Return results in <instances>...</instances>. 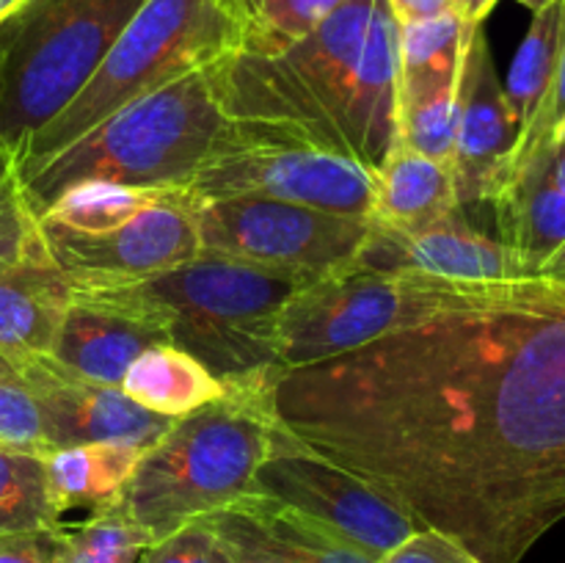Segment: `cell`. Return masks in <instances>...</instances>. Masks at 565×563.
<instances>
[{
	"mask_svg": "<svg viewBox=\"0 0 565 563\" xmlns=\"http://www.w3.org/2000/svg\"><path fill=\"white\" fill-rule=\"evenodd\" d=\"M522 171H530V174H535L539 180H544L546 185L565 193V141H552L550 147L541 149ZM522 171H516V174H522Z\"/></svg>",
	"mask_w": 565,
	"mask_h": 563,
	"instance_id": "obj_35",
	"label": "cell"
},
{
	"mask_svg": "<svg viewBox=\"0 0 565 563\" xmlns=\"http://www.w3.org/2000/svg\"><path fill=\"white\" fill-rule=\"evenodd\" d=\"M254 489L329 528L373 563L419 530L401 508L384 500L356 475L307 450L279 428L274 431L268 456L257 469Z\"/></svg>",
	"mask_w": 565,
	"mask_h": 563,
	"instance_id": "obj_12",
	"label": "cell"
},
{
	"mask_svg": "<svg viewBox=\"0 0 565 563\" xmlns=\"http://www.w3.org/2000/svg\"><path fill=\"white\" fill-rule=\"evenodd\" d=\"M563 116H565V0H563V33H561V50H557L555 77H552L550 92H546L544 103L539 105V110H535L533 121H530V127L522 132V138H519L516 152H513L511 171H508V180H511L516 171H522L524 166L541 152V149L550 147L552 136H555Z\"/></svg>",
	"mask_w": 565,
	"mask_h": 563,
	"instance_id": "obj_32",
	"label": "cell"
},
{
	"mask_svg": "<svg viewBox=\"0 0 565 563\" xmlns=\"http://www.w3.org/2000/svg\"><path fill=\"white\" fill-rule=\"evenodd\" d=\"M14 364L36 397L50 453L88 442H121L147 450L171 425L169 417L130 401L121 386L99 384L50 357Z\"/></svg>",
	"mask_w": 565,
	"mask_h": 563,
	"instance_id": "obj_13",
	"label": "cell"
},
{
	"mask_svg": "<svg viewBox=\"0 0 565 563\" xmlns=\"http://www.w3.org/2000/svg\"><path fill=\"white\" fill-rule=\"evenodd\" d=\"M516 3H522V6H527L530 11H544L546 6H552V3H557V0H516Z\"/></svg>",
	"mask_w": 565,
	"mask_h": 563,
	"instance_id": "obj_39",
	"label": "cell"
},
{
	"mask_svg": "<svg viewBox=\"0 0 565 563\" xmlns=\"http://www.w3.org/2000/svg\"><path fill=\"white\" fill-rule=\"evenodd\" d=\"M483 285L423 270L367 268L353 259L287 298L276 326V362L281 370L326 362L401 326L461 307Z\"/></svg>",
	"mask_w": 565,
	"mask_h": 563,
	"instance_id": "obj_9",
	"label": "cell"
},
{
	"mask_svg": "<svg viewBox=\"0 0 565 563\" xmlns=\"http://www.w3.org/2000/svg\"><path fill=\"white\" fill-rule=\"evenodd\" d=\"M359 265L381 270H423L458 282L530 279L527 268L508 243L469 226L461 210L417 232H397L370 221Z\"/></svg>",
	"mask_w": 565,
	"mask_h": 563,
	"instance_id": "obj_15",
	"label": "cell"
},
{
	"mask_svg": "<svg viewBox=\"0 0 565 563\" xmlns=\"http://www.w3.org/2000/svg\"><path fill=\"white\" fill-rule=\"evenodd\" d=\"M0 447L39 453V456L50 453L36 397L22 370L3 353H0Z\"/></svg>",
	"mask_w": 565,
	"mask_h": 563,
	"instance_id": "obj_29",
	"label": "cell"
},
{
	"mask_svg": "<svg viewBox=\"0 0 565 563\" xmlns=\"http://www.w3.org/2000/svg\"><path fill=\"white\" fill-rule=\"evenodd\" d=\"M39 235L75 285H127L199 257L185 188L77 185L42 215Z\"/></svg>",
	"mask_w": 565,
	"mask_h": 563,
	"instance_id": "obj_6",
	"label": "cell"
},
{
	"mask_svg": "<svg viewBox=\"0 0 565 563\" xmlns=\"http://www.w3.org/2000/svg\"><path fill=\"white\" fill-rule=\"evenodd\" d=\"M61 524L50 530L0 535V563H55Z\"/></svg>",
	"mask_w": 565,
	"mask_h": 563,
	"instance_id": "obj_34",
	"label": "cell"
},
{
	"mask_svg": "<svg viewBox=\"0 0 565 563\" xmlns=\"http://www.w3.org/2000/svg\"><path fill=\"white\" fill-rule=\"evenodd\" d=\"M47 461L39 453L0 447V535L58 528Z\"/></svg>",
	"mask_w": 565,
	"mask_h": 563,
	"instance_id": "obj_26",
	"label": "cell"
},
{
	"mask_svg": "<svg viewBox=\"0 0 565 563\" xmlns=\"http://www.w3.org/2000/svg\"><path fill=\"white\" fill-rule=\"evenodd\" d=\"M39 237V215L28 202L17 155L0 141V265L20 257Z\"/></svg>",
	"mask_w": 565,
	"mask_h": 563,
	"instance_id": "obj_30",
	"label": "cell"
},
{
	"mask_svg": "<svg viewBox=\"0 0 565 563\" xmlns=\"http://www.w3.org/2000/svg\"><path fill=\"white\" fill-rule=\"evenodd\" d=\"M210 66L132 99L47 160L22 166L33 213L42 215L61 193L92 182L185 188L199 166L235 138V127L221 114Z\"/></svg>",
	"mask_w": 565,
	"mask_h": 563,
	"instance_id": "obj_4",
	"label": "cell"
},
{
	"mask_svg": "<svg viewBox=\"0 0 565 563\" xmlns=\"http://www.w3.org/2000/svg\"><path fill=\"white\" fill-rule=\"evenodd\" d=\"M75 282L50 257L42 235L0 265V353L11 362L50 357Z\"/></svg>",
	"mask_w": 565,
	"mask_h": 563,
	"instance_id": "obj_17",
	"label": "cell"
},
{
	"mask_svg": "<svg viewBox=\"0 0 565 563\" xmlns=\"http://www.w3.org/2000/svg\"><path fill=\"white\" fill-rule=\"evenodd\" d=\"M154 346H171L163 326L75 287L50 359L99 384L121 386L130 364Z\"/></svg>",
	"mask_w": 565,
	"mask_h": 563,
	"instance_id": "obj_16",
	"label": "cell"
},
{
	"mask_svg": "<svg viewBox=\"0 0 565 563\" xmlns=\"http://www.w3.org/2000/svg\"><path fill=\"white\" fill-rule=\"evenodd\" d=\"M147 0H25L0 25V141L20 155L86 86Z\"/></svg>",
	"mask_w": 565,
	"mask_h": 563,
	"instance_id": "obj_8",
	"label": "cell"
},
{
	"mask_svg": "<svg viewBox=\"0 0 565 563\" xmlns=\"http://www.w3.org/2000/svg\"><path fill=\"white\" fill-rule=\"evenodd\" d=\"M241 563H268V561H259V557H237Z\"/></svg>",
	"mask_w": 565,
	"mask_h": 563,
	"instance_id": "obj_41",
	"label": "cell"
},
{
	"mask_svg": "<svg viewBox=\"0 0 565 563\" xmlns=\"http://www.w3.org/2000/svg\"><path fill=\"white\" fill-rule=\"evenodd\" d=\"M270 406L417 528L522 563L565 519V285L486 282L367 346L276 368Z\"/></svg>",
	"mask_w": 565,
	"mask_h": 563,
	"instance_id": "obj_1",
	"label": "cell"
},
{
	"mask_svg": "<svg viewBox=\"0 0 565 563\" xmlns=\"http://www.w3.org/2000/svg\"><path fill=\"white\" fill-rule=\"evenodd\" d=\"M500 241L508 243L530 276L565 243V193L530 171L511 177L494 202Z\"/></svg>",
	"mask_w": 565,
	"mask_h": 563,
	"instance_id": "obj_22",
	"label": "cell"
},
{
	"mask_svg": "<svg viewBox=\"0 0 565 563\" xmlns=\"http://www.w3.org/2000/svg\"><path fill=\"white\" fill-rule=\"evenodd\" d=\"M452 9H456V0H452Z\"/></svg>",
	"mask_w": 565,
	"mask_h": 563,
	"instance_id": "obj_42",
	"label": "cell"
},
{
	"mask_svg": "<svg viewBox=\"0 0 565 563\" xmlns=\"http://www.w3.org/2000/svg\"><path fill=\"white\" fill-rule=\"evenodd\" d=\"M375 563H483L463 544L439 530L419 528Z\"/></svg>",
	"mask_w": 565,
	"mask_h": 563,
	"instance_id": "obj_33",
	"label": "cell"
},
{
	"mask_svg": "<svg viewBox=\"0 0 565 563\" xmlns=\"http://www.w3.org/2000/svg\"><path fill=\"white\" fill-rule=\"evenodd\" d=\"M138 563H241L235 550L215 530L213 519L202 517L182 524L174 533L152 541Z\"/></svg>",
	"mask_w": 565,
	"mask_h": 563,
	"instance_id": "obj_31",
	"label": "cell"
},
{
	"mask_svg": "<svg viewBox=\"0 0 565 563\" xmlns=\"http://www.w3.org/2000/svg\"><path fill=\"white\" fill-rule=\"evenodd\" d=\"M461 204L450 163L430 160L395 141L375 171V199L370 221L397 232H417L450 219Z\"/></svg>",
	"mask_w": 565,
	"mask_h": 563,
	"instance_id": "obj_19",
	"label": "cell"
},
{
	"mask_svg": "<svg viewBox=\"0 0 565 563\" xmlns=\"http://www.w3.org/2000/svg\"><path fill=\"white\" fill-rule=\"evenodd\" d=\"M210 519L237 557L268 563H373L329 528L257 489Z\"/></svg>",
	"mask_w": 565,
	"mask_h": 563,
	"instance_id": "obj_18",
	"label": "cell"
},
{
	"mask_svg": "<svg viewBox=\"0 0 565 563\" xmlns=\"http://www.w3.org/2000/svg\"><path fill=\"white\" fill-rule=\"evenodd\" d=\"M226 381L177 346L143 351L121 379V392L160 417H185L224 395Z\"/></svg>",
	"mask_w": 565,
	"mask_h": 563,
	"instance_id": "obj_21",
	"label": "cell"
},
{
	"mask_svg": "<svg viewBox=\"0 0 565 563\" xmlns=\"http://www.w3.org/2000/svg\"><path fill=\"white\" fill-rule=\"evenodd\" d=\"M141 453V447L121 442H88L47 453L44 461L55 511L64 517L72 508L97 513L116 506Z\"/></svg>",
	"mask_w": 565,
	"mask_h": 563,
	"instance_id": "obj_20",
	"label": "cell"
},
{
	"mask_svg": "<svg viewBox=\"0 0 565 563\" xmlns=\"http://www.w3.org/2000/svg\"><path fill=\"white\" fill-rule=\"evenodd\" d=\"M235 50L237 28L224 0H147L86 86L22 144L17 166L47 160L114 110Z\"/></svg>",
	"mask_w": 565,
	"mask_h": 563,
	"instance_id": "obj_7",
	"label": "cell"
},
{
	"mask_svg": "<svg viewBox=\"0 0 565 563\" xmlns=\"http://www.w3.org/2000/svg\"><path fill=\"white\" fill-rule=\"evenodd\" d=\"M307 282L312 279L199 252V257L147 279L86 290L154 320L171 346L232 381L279 368L276 326L281 307Z\"/></svg>",
	"mask_w": 565,
	"mask_h": 563,
	"instance_id": "obj_5",
	"label": "cell"
},
{
	"mask_svg": "<svg viewBox=\"0 0 565 563\" xmlns=\"http://www.w3.org/2000/svg\"><path fill=\"white\" fill-rule=\"evenodd\" d=\"M237 138L337 155L379 171L397 141L401 22L390 0H342L276 55L210 66Z\"/></svg>",
	"mask_w": 565,
	"mask_h": 563,
	"instance_id": "obj_2",
	"label": "cell"
},
{
	"mask_svg": "<svg viewBox=\"0 0 565 563\" xmlns=\"http://www.w3.org/2000/svg\"><path fill=\"white\" fill-rule=\"evenodd\" d=\"M516 144V116L497 75L483 25H478L469 36L461 81H458L456 147L450 160L461 208L494 202L508 180Z\"/></svg>",
	"mask_w": 565,
	"mask_h": 563,
	"instance_id": "obj_14",
	"label": "cell"
},
{
	"mask_svg": "<svg viewBox=\"0 0 565 563\" xmlns=\"http://www.w3.org/2000/svg\"><path fill=\"white\" fill-rule=\"evenodd\" d=\"M456 119L458 86L397 97V141L430 160H452Z\"/></svg>",
	"mask_w": 565,
	"mask_h": 563,
	"instance_id": "obj_28",
	"label": "cell"
},
{
	"mask_svg": "<svg viewBox=\"0 0 565 563\" xmlns=\"http://www.w3.org/2000/svg\"><path fill=\"white\" fill-rule=\"evenodd\" d=\"M152 541L130 513L110 506L72 528L61 524L55 563H138Z\"/></svg>",
	"mask_w": 565,
	"mask_h": 563,
	"instance_id": "obj_27",
	"label": "cell"
},
{
	"mask_svg": "<svg viewBox=\"0 0 565 563\" xmlns=\"http://www.w3.org/2000/svg\"><path fill=\"white\" fill-rule=\"evenodd\" d=\"M552 141H565V116L561 119V125H557V130H555V136H552Z\"/></svg>",
	"mask_w": 565,
	"mask_h": 563,
	"instance_id": "obj_40",
	"label": "cell"
},
{
	"mask_svg": "<svg viewBox=\"0 0 565 563\" xmlns=\"http://www.w3.org/2000/svg\"><path fill=\"white\" fill-rule=\"evenodd\" d=\"M401 25H414V22L436 20V17L450 14L452 0H390Z\"/></svg>",
	"mask_w": 565,
	"mask_h": 563,
	"instance_id": "obj_36",
	"label": "cell"
},
{
	"mask_svg": "<svg viewBox=\"0 0 565 563\" xmlns=\"http://www.w3.org/2000/svg\"><path fill=\"white\" fill-rule=\"evenodd\" d=\"M193 221L202 254L303 279L351 265L370 235V219L257 196H193Z\"/></svg>",
	"mask_w": 565,
	"mask_h": 563,
	"instance_id": "obj_10",
	"label": "cell"
},
{
	"mask_svg": "<svg viewBox=\"0 0 565 563\" xmlns=\"http://www.w3.org/2000/svg\"><path fill=\"white\" fill-rule=\"evenodd\" d=\"M22 3H25V0H0V25H3V22L9 20V17L14 14Z\"/></svg>",
	"mask_w": 565,
	"mask_h": 563,
	"instance_id": "obj_38",
	"label": "cell"
},
{
	"mask_svg": "<svg viewBox=\"0 0 565 563\" xmlns=\"http://www.w3.org/2000/svg\"><path fill=\"white\" fill-rule=\"evenodd\" d=\"M196 199L257 196L370 219L375 174L337 155L232 138L185 182Z\"/></svg>",
	"mask_w": 565,
	"mask_h": 563,
	"instance_id": "obj_11",
	"label": "cell"
},
{
	"mask_svg": "<svg viewBox=\"0 0 565 563\" xmlns=\"http://www.w3.org/2000/svg\"><path fill=\"white\" fill-rule=\"evenodd\" d=\"M539 279H550V282H561L565 285V243L561 248H557L555 254H552L550 259H546L544 265L539 268Z\"/></svg>",
	"mask_w": 565,
	"mask_h": 563,
	"instance_id": "obj_37",
	"label": "cell"
},
{
	"mask_svg": "<svg viewBox=\"0 0 565 563\" xmlns=\"http://www.w3.org/2000/svg\"><path fill=\"white\" fill-rule=\"evenodd\" d=\"M270 373L226 381L224 395L171 419L141 453L116 506L154 541L252 495L276 431Z\"/></svg>",
	"mask_w": 565,
	"mask_h": 563,
	"instance_id": "obj_3",
	"label": "cell"
},
{
	"mask_svg": "<svg viewBox=\"0 0 565 563\" xmlns=\"http://www.w3.org/2000/svg\"><path fill=\"white\" fill-rule=\"evenodd\" d=\"M342 0H224L237 28V53L276 55L307 36Z\"/></svg>",
	"mask_w": 565,
	"mask_h": 563,
	"instance_id": "obj_24",
	"label": "cell"
},
{
	"mask_svg": "<svg viewBox=\"0 0 565 563\" xmlns=\"http://www.w3.org/2000/svg\"><path fill=\"white\" fill-rule=\"evenodd\" d=\"M563 33V0L546 6L544 11H535L530 31L513 59L511 75L505 83V97L511 105L519 125V138L533 121L535 110L544 103L546 92L552 86L557 66V50H561Z\"/></svg>",
	"mask_w": 565,
	"mask_h": 563,
	"instance_id": "obj_25",
	"label": "cell"
},
{
	"mask_svg": "<svg viewBox=\"0 0 565 563\" xmlns=\"http://www.w3.org/2000/svg\"><path fill=\"white\" fill-rule=\"evenodd\" d=\"M475 28L478 25H467L456 11L436 20L401 25V94L397 97L456 88Z\"/></svg>",
	"mask_w": 565,
	"mask_h": 563,
	"instance_id": "obj_23",
	"label": "cell"
}]
</instances>
